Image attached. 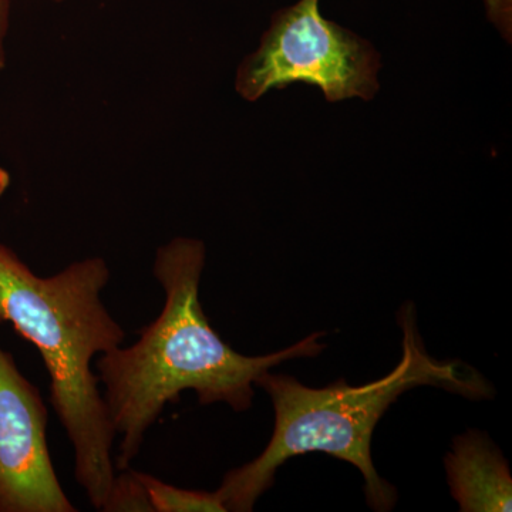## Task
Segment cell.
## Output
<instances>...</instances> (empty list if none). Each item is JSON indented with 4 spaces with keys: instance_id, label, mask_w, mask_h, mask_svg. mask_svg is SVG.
<instances>
[{
    "instance_id": "1",
    "label": "cell",
    "mask_w": 512,
    "mask_h": 512,
    "mask_svg": "<svg viewBox=\"0 0 512 512\" xmlns=\"http://www.w3.org/2000/svg\"><path fill=\"white\" fill-rule=\"evenodd\" d=\"M207 249L200 239L178 237L157 249L153 274L165 293L163 311L140 330L130 348L101 353L96 360L114 433L121 436L116 471L130 468L144 436L168 403L192 390L200 404L225 403L235 412L252 406L254 384L286 360L315 357L325 346L313 333L281 352L244 356L212 329L200 301Z\"/></svg>"
},
{
    "instance_id": "2",
    "label": "cell",
    "mask_w": 512,
    "mask_h": 512,
    "mask_svg": "<svg viewBox=\"0 0 512 512\" xmlns=\"http://www.w3.org/2000/svg\"><path fill=\"white\" fill-rule=\"evenodd\" d=\"M109 281V265L100 256L43 278L0 242V322L10 323L39 350L50 402L73 446L74 477L99 511L117 473L116 433L93 362L126 339L101 301Z\"/></svg>"
},
{
    "instance_id": "3",
    "label": "cell",
    "mask_w": 512,
    "mask_h": 512,
    "mask_svg": "<svg viewBox=\"0 0 512 512\" xmlns=\"http://www.w3.org/2000/svg\"><path fill=\"white\" fill-rule=\"evenodd\" d=\"M403 329V356L389 375L349 386L338 380L323 389L303 386L295 377L266 372L256 380L274 403L275 427L261 456L229 471L215 493L225 510H254L275 473L289 458L320 453L348 461L359 468L366 481L369 507L392 510L396 490L377 474L372 460V437L377 423L399 396L419 386H436L471 397L490 396V386L476 370L461 362H439L424 349L416 328L412 303L399 313Z\"/></svg>"
},
{
    "instance_id": "4",
    "label": "cell",
    "mask_w": 512,
    "mask_h": 512,
    "mask_svg": "<svg viewBox=\"0 0 512 512\" xmlns=\"http://www.w3.org/2000/svg\"><path fill=\"white\" fill-rule=\"evenodd\" d=\"M382 57L369 40L320 15L319 0L278 10L258 49L239 64L235 90L256 101L293 83L319 87L330 103L372 100Z\"/></svg>"
},
{
    "instance_id": "5",
    "label": "cell",
    "mask_w": 512,
    "mask_h": 512,
    "mask_svg": "<svg viewBox=\"0 0 512 512\" xmlns=\"http://www.w3.org/2000/svg\"><path fill=\"white\" fill-rule=\"evenodd\" d=\"M49 413L15 357L0 348V512H76L47 446Z\"/></svg>"
},
{
    "instance_id": "6",
    "label": "cell",
    "mask_w": 512,
    "mask_h": 512,
    "mask_svg": "<svg viewBox=\"0 0 512 512\" xmlns=\"http://www.w3.org/2000/svg\"><path fill=\"white\" fill-rule=\"evenodd\" d=\"M451 495L463 512L511 511L512 478L501 451L484 433L468 430L447 454Z\"/></svg>"
},
{
    "instance_id": "7",
    "label": "cell",
    "mask_w": 512,
    "mask_h": 512,
    "mask_svg": "<svg viewBox=\"0 0 512 512\" xmlns=\"http://www.w3.org/2000/svg\"><path fill=\"white\" fill-rule=\"evenodd\" d=\"M136 476L146 490L154 512H225L217 493L184 490L146 473Z\"/></svg>"
},
{
    "instance_id": "8",
    "label": "cell",
    "mask_w": 512,
    "mask_h": 512,
    "mask_svg": "<svg viewBox=\"0 0 512 512\" xmlns=\"http://www.w3.org/2000/svg\"><path fill=\"white\" fill-rule=\"evenodd\" d=\"M101 511H153L146 490L136 476V471L130 468L117 471Z\"/></svg>"
},
{
    "instance_id": "9",
    "label": "cell",
    "mask_w": 512,
    "mask_h": 512,
    "mask_svg": "<svg viewBox=\"0 0 512 512\" xmlns=\"http://www.w3.org/2000/svg\"><path fill=\"white\" fill-rule=\"evenodd\" d=\"M10 26V0H0V72L6 67V39Z\"/></svg>"
},
{
    "instance_id": "10",
    "label": "cell",
    "mask_w": 512,
    "mask_h": 512,
    "mask_svg": "<svg viewBox=\"0 0 512 512\" xmlns=\"http://www.w3.org/2000/svg\"><path fill=\"white\" fill-rule=\"evenodd\" d=\"M488 15L498 25H507V15L511 13V0H485Z\"/></svg>"
},
{
    "instance_id": "11",
    "label": "cell",
    "mask_w": 512,
    "mask_h": 512,
    "mask_svg": "<svg viewBox=\"0 0 512 512\" xmlns=\"http://www.w3.org/2000/svg\"><path fill=\"white\" fill-rule=\"evenodd\" d=\"M10 184V175L5 168L0 167V197L5 194Z\"/></svg>"
},
{
    "instance_id": "12",
    "label": "cell",
    "mask_w": 512,
    "mask_h": 512,
    "mask_svg": "<svg viewBox=\"0 0 512 512\" xmlns=\"http://www.w3.org/2000/svg\"><path fill=\"white\" fill-rule=\"evenodd\" d=\"M53 2L62 3V2H64V0H53Z\"/></svg>"
}]
</instances>
